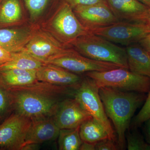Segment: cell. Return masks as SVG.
I'll return each instance as SVG.
<instances>
[{"label": "cell", "instance_id": "1", "mask_svg": "<svg viewBox=\"0 0 150 150\" xmlns=\"http://www.w3.org/2000/svg\"><path fill=\"white\" fill-rule=\"evenodd\" d=\"M142 93L100 87L99 94L105 113L115 127L119 149L126 146V132L131 118L144 100Z\"/></svg>", "mask_w": 150, "mask_h": 150}, {"label": "cell", "instance_id": "2", "mask_svg": "<svg viewBox=\"0 0 150 150\" xmlns=\"http://www.w3.org/2000/svg\"><path fill=\"white\" fill-rule=\"evenodd\" d=\"M72 43L82 56L129 69L126 49L103 38L91 32L78 38Z\"/></svg>", "mask_w": 150, "mask_h": 150}, {"label": "cell", "instance_id": "3", "mask_svg": "<svg viewBox=\"0 0 150 150\" xmlns=\"http://www.w3.org/2000/svg\"><path fill=\"white\" fill-rule=\"evenodd\" d=\"M8 90L12 106L16 112L31 121L54 117L60 103L59 98L41 94L17 90Z\"/></svg>", "mask_w": 150, "mask_h": 150}, {"label": "cell", "instance_id": "4", "mask_svg": "<svg viewBox=\"0 0 150 150\" xmlns=\"http://www.w3.org/2000/svg\"><path fill=\"white\" fill-rule=\"evenodd\" d=\"M123 68L105 71L86 73L98 87H110L125 91L140 93L149 92L150 78L132 72Z\"/></svg>", "mask_w": 150, "mask_h": 150}, {"label": "cell", "instance_id": "5", "mask_svg": "<svg viewBox=\"0 0 150 150\" xmlns=\"http://www.w3.org/2000/svg\"><path fill=\"white\" fill-rule=\"evenodd\" d=\"M76 87L74 98L93 118L102 125L106 130L109 139L115 142V131L105 113L99 96V88L94 81L88 77L81 81Z\"/></svg>", "mask_w": 150, "mask_h": 150}, {"label": "cell", "instance_id": "6", "mask_svg": "<svg viewBox=\"0 0 150 150\" xmlns=\"http://www.w3.org/2000/svg\"><path fill=\"white\" fill-rule=\"evenodd\" d=\"M91 32L112 43L128 46L139 42L150 33V27L144 23L119 21Z\"/></svg>", "mask_w": 150, "mask_h": 150}, {"label": "cell", "instance_id": "7", "mask_svg": "<svg viewBox=\"0 0 150 150\" xmlns=\"http://www.w3.org/2000/svg\"><path fill=\"white\" fill-rule=\"evenodd\" d=\"M31 121L13 113L0 125V147L5 149L21 150Z\"/></svg>", "mask_w": 150, "mask_h": 150}, {"label": "cell", "instance_id": "8", "mask_svg": "<svg viewBox=\"0 0 150 150\" xmlns=\"http://www.w3.org/2000/svg\"><path fill=\"white\" fill-rule=\"evenodd\" d=\"M46 64L62 67L74 73L105 71L122 68L113 63L98 61L81 56L75 51L67 55L54 57Z\"/></svg>", "mask_w": 150, "mask_h": 150}, {"label": "cell", "instance_id": "9", "mask_svg": "<svg viewBox=\"0 0 150 150\" xmlns=\"http://www.w3.org/2000/svg\"><path fill=\"white\" fill-rule=\"evenodd\" d=\"M75 15L85 28L91 31L109 26L119 21L106 1L74 8Z\"/></svg>", "mask_w": 150, "mask_h": 150}, {"label": "cell", "instance_id": "10", "mask_svg": "<svg viewBox=\"0 0 150 150\" xmlns=\"http://www.w3.org/2000/svg\"><path fill=\"white\" fill-rule=\"evenodd\" d=\"M53 25L67 42H73L78 38L91 33L81 23L72 8L67 3L62 6L54 19Z\"/></svg>", "mask_w": 150, "mask_h": 150}, {"label": "cell", "instance_id": "11", "mask_svg": "<svg viewBox=\"0 0 150 150\" xmlns=\"http://www.w3.org/2000/svg\"><path fill=\"white\" fill-rule=\"evenodd\" d=\"M92 117L74 98L65 99L60 102L53 118L57 126L62 129L77 128Z\"/></svg>", "mask_w": 150, "mask_h": 150}, {"label": "cell", "instance_id": "12", "mask_svg": "<svg viewBox=\"0 0 150 150\" xmlns=\"http://www.w3.org/2000/svg\"><path fill=\"white\" fill-rule=\"evenodd\" d=\"M119 21L146 23L149 8L138 0H106Z\"/></svg>", "mask_w": 150, "mask_h": 150}, {"label": "cell", "instance_id": "13", "mask_svg": "<svg viewBox=\"0 0 150 150\" xmlns=\"http://www.w3.org/2000/svg\"><path fill=\"white\" fill-rule=\"evenodd\" d=\"M60 130L53 117L32 121L23 146L30 144H39L55 139L59 137Z\"/></svg>", "mask_w": 150, "mask_h": 150}, {"label": "cell", "instance_id": "14", "mask_svg": "<svg viewBox=\"0 0 150 150\" xmlns=\"http://www.w3.org/2000/svg\"><path fill=\"white\" fill-rule=\"evenodd\" d=\"M37 80L55 85L76 86L81 81L79 76L62 67L45 65L37 71Z\"/></svg>", "mask_w": 150, "mask_h": 150}, {"label": "cell", "instance_id": "15", "mask_svg": "<svg viewBox=\"0 0 150 150\" xmlns=\"http://www.w3.org/2000/svg\"><path fill=\"white\" fill-rule=\"evenodd\" d=\"M24 51L45 64L54 57L69 54L74 51L60 48L51 40L40 36L31 39Z\"/></svg>", "mask_w": 150, "mask_h": 150}, {"label": "cell", "instance_id": "16", "mask_svg": "<svg viewBox=\"0 0 150 150\" xmlns=\"http://www.w3.org/2000/svg\"><path fill=\"white\" fill-rule=\"evenodd\" d=\"M125 49L130 71L150 78L149 53L136 43L127 46Z\"/></svg>", "mask_w": 150, "mask_h": 150}, {"label": "cell", "instance_id": "17", "mask_svg": "<svg viewBox=\"0 0 150 150\" xmlns=\"http://www.w3.org/2000/svg\"><path fill=\"white\" fill-rule=\"evenodd\" d=\"M36 70L11 69L0 71V84L9 89L37 81Z\"/></svg>", "mask_w": 150, "mask_h": 150}, {"label": "cell", "instance_id": "18", "mask_svg": "<svg viewBox=\"0 0 150 150\" xmlns=\"http://www.w3.org/2000/svg\"><path fill=\"white\" fill-rule=\"evenodd\" d=\"M46 64L44 62L23 51L13 53L11 60L0 65V71L15 69L37 71Z\"/></svg>", "mask_w": 150, "mask_h": 150}, {"label": "cell", "instance_id": "19", "mask_svg": "<svg viewBox=\"0 0 150 150\" xmlns=\"http://www.w3.org/2000/svg\"><path fill=\"white\" fill-rule=\"evenodd\" d=\"M29 35L22 30L13 29H0V46L11 53L22 51L24 44Z\"/></svg>", "mask_w": 150, "mask_h": 150}, {"label": "cell", "instance_id": "20", "mask_svg": "<svg viewBox=\"0 0 150 150\" xmlns=\"http://www.w3.org/2000/svg\"><path fill=\"white\" fill-rule=\"evenodd\" d=\"M79 134L83 142L87 143L96 144L101 140L109 139L104 127L93 117L81 124Z\"/></svg>", "mask_w": 150, "mask_h": 150}, {"label": "cell", "instance_id": "21", "mask_svg": "<svg viewBox=\"0 0 150 150\" xmlns=\"http://www.w3.org/2000/svg\"><path fill=\"white\" fill-rule=\"evenodd\" d=\"M79 127L75 129H60L58 137L59 150L80 149L83 142L80 136Z\"/></svg>", "mask_w": 150, "mask_h": 150}, {"label": "cell", "instance_id": "22", "mask_svg": "<svg viewBox=\"0 0 150 150\" xmlns=\"http://www.w3.org/2000/svg\"><path fill=\"white\" fill-rule=\"evenodd\" d=\"M21 11L18 0H6L0 10V22L10 23L18 21Z\"/></svg>", "mask_w": 150, "mask_h": 150}, {"label": "cell", "instance_id": "23", "mask_svg": "<svg viewBox=\"0 0 150 150\" xmlns=\"http://www.w3.org/2000/svg\"><path fill=\"white\" fill-rule=\"evenodd\" d=\"M12 106L10 94L8 90L0 84V119H2Z\"/></svg>", "mask_w": 150, "mask_h": 150}, {"label": "cell", "instance_id": "24", "mask_svg": "<svg viewBox=\"0 0 150 150\" xmlns=\"http://www.w3.org/2000/svg\"><path fill=\"white\" fill-rule=\"evenodd\" d=\"M30 15L33 17L40 15L45 8L48 0H24Z\"/></svg>", "mask_w": 150, "mask_h": 150}, {"label": "cell", "instance_id": "25", "mask_svg": "<svg viewBox=\"0 0 150 150\" xmlns=\"http://www.w3.org/2000/svg\"><path fill=\"white\" fill-rule=\"evenodd\" d=\"M127 149L129 150H146L147 144L137 133L129 134L127 137Z\"/></svg>", "mask_w": 150, "mask_h": 150}, {"label": "cell", "instance_id": "26", "mask_svg": "<svg viewBox=\"0 0 150 150\" xmlns=\"http://www.w3.org/2000/svg\"><path fill=\"white\" fill-rule=\"evenodd\" d=\"M150 119V90L146 102L142 109L136 116L134 121L135 126H139Z\"/></svg>", "mask_w": 150, "mask_h": 150}, {"label": "cell", "instance_id": "27", "mask_svg": "<svg viewBox=\"0 0 150 150\" xmlns=\"http://www.w3.org/2000/svg\"><path fill=\"white\" fill-rule=\"evenodd\" d=\"M115 142L108 139L101 140L96 144L95 150H118V146L115 145Z\"/></svg>", "mask_w": 150, "mask_h": 150}, {"label": "cell", "instance_id": "28", "mask_svg": "<svg viewBox=\"0 0 150 150\" xmlns=\"http://www.w3.org/2000/svg\"><path fill=\"white\" fill-rule=\"evenodd\" d=\"M67 3L73 8L80 6H87L104 2L106 0H67Z\"/></svg>", "mask_w": 150, "mask_h": 150}, {"label": "cell", "instance_id": "29", "mask_svg": "<svg viewBox=\"0 0 150 150\" xmlns=\"http://www.w3.org/2000/svg\"><path fill=\"white\" fill-rule=\"evenodd\" d=\"M139 43L149 52H150V33L146 35Z\"/></svg>", "mask_w": 150, "mask_h": 150}, {"label": "cell", "instance_id": "30", "mask_svg": "<svg viewBox=\"0 0 150 150\" xmlns=\"http://www.w3.org/2000/svg\"><path fill=\"white\" fill-rule=\"evenodd\" d=\"M96 144L83 142L79 150H95Z\"/></svg>", "mask_w": 150, "mask_h": 150}, {"label": "cell", "instance_id": "31", "mask_svg": "<svg viewBox=\"0 0 150 150\" xmlns=\"http://www.w3.org/2000/svg\"><path fill=\"white\" fill-rule=\"evenodd\" d=\"M38 144H30L25 145L22 148L21 150H36L38 148Z\"/></svg>", "mask_w": 150, "mask_h": 150}, {"label": "cell", "instance_id": "32", "mask_svg": "<svg viewBox=\"0 0 150 150\" xmlns=\"http://www.w3.org/2000/svg\"><path fill=\"white\" fill-rule=\"evenodd\" d=\"M138 1L147 6L149 8H150V0H138Z\"/></svg>", "mask_w": 150, "mask_h": 150}, {"label": "cell", "instance_id": "33", "mask_svg": "<svg viewBox=\"0 0 150 150\" xmlns=\"http://www.w3.org/2000/svg\"><path fill=\"white\" fill-rule=\"evenodd\" d=\"M147 124V133L148 136L150 140V119L148 120Z\"/></svg>", "mask_w": 150, "mask_h": 150}, {"label": "cell", "instance_id": "34", "mask_svg": "<svg viewBox=\"0 0 150 150\" xmlns=\"http://www.w3.org/2000/svg\"><path fill=\"white\" fill-rule=\"evenodd\" d=\"M146 23L150 27V8H149V15L147 20Z\"/></svg>", "mask_w": 150, "mask_h": 150}, {"label": "cell", "instance_id": "35", "mask_svg": "<svg viewBox=\"0 0 150 150\" xmlns=\"http://www.w3.org/2000/svg\"><path fill=\"white\" fill-rule=\"evenodd\" d=\"M146 150H150V145L147 144Z\"/></svg>", "mask_w": 150, "mask_h": 150}, {"label": "cell", "instance_id": "36", "mask_svg": "<svg viewBox=\"0 0 150 150\" xmlns=\"http://www.w3.org/2000/svg\"><path fill=\"white\" fill-rule=\"evenodd\" d=\"M149 54H150V52H149Z\"/></svg>", "mask_w": 150, "mask_h": 150}]
</instances>
